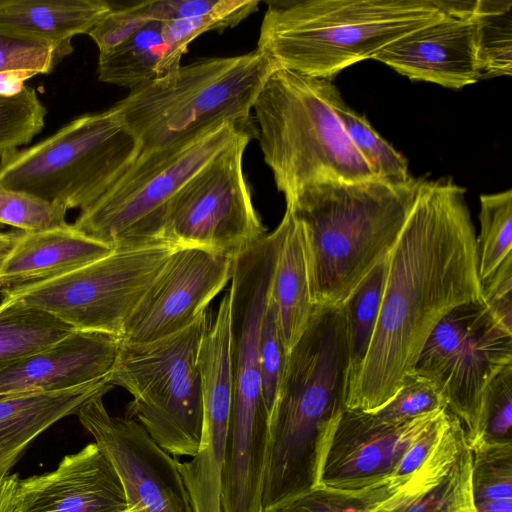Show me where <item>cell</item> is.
Wrapping results in <instances>:
<instances>
[{
    "label": "cell",
    "mask_w": 512,
    "mask_h": 512,
    "mask_svg": "<svg viewBox=\"0 0 512 512\" xmlns=\"http://www.w3.org/2000/svg\"><path fill=\"white\" fill-rule=\"evenodd\" d=\"M466 190L450 178L424 179L387 254L373 336L348 386L346 409L374 412L413 372L428 336L454 307L483 301L475 226Z\"/></svg>",
    "instance_id": "6da1fadb"
},
{
    "label": "cell",
    "mask_w": 512,
    "mask_h": 512,
    "mask_svg": "<svg viewBox=\"0 0 512 512\" xmlns=\"http://www.w3.org/2000/svg\"><path fill=\"white\" fill-rule=\"evenodd\" d=\"M349 352L342 305H315L291 349L269 421L262 512L319 485L324 454L346 409Z\"/></svg>",
    "instance_id": "7a4b0ae2"
},
{
    "label": "cell",
    "mask_w": 512,
    "mask_h": 512,
    "mask_svg": "<svg viewBox=\"0 0 512 512\" xmlns=\"http://www.w3.org/2000/svg\"><path fill=\"white\" fill-rule=\"evenodd\" d=\"M424 178L320 180L286 198L300 222L311 299L339 306L397 240Z\"/></svg>",
    "instance_id": "3957f363"
},
{
    "label": "cell",
    "mask_w": 512,
    "mask_h": 512,
    "mask_svg": "<svg viewBox=\"0 0 512 512\" xmlns=\"http://www.w3.org/2000/svg\"><path fill=\"white\" fill-rule=\"evenodd\" d=\"M257 49L278 68L332 78L442 18L436 0L269 1Z\"/></svg>",
    "instance_id": "277c9868"
},
{
    "label": "cell",
    "mask_w": 512,
    "mask_h": 512,
    "mask_svg": "<svg viewBox=\"0 0 512 512\" xmlns=\"http://www.w3.org/2000/svg\"><path fill=\"white\" fill-rule=\"evenodd\" d=\"M338 94L330 78L285 68L274 70L258 93L252 107L256 136L285 199L320 180L376 177L335 114Z\"/></svg>",
    "instance_id": "5b68a950"
},
{
    "label": "cell",
    "mask_w": 512,
    "mask_h": 512,
    "mask_svg": "<svg viewBox=\"0 0 512 512\" xmlns=\"http://www.w3.org/2000/svg\"><path fill=\"white\" fill-rule=\"evenodd\" d=\"M278 69L264 52L200 58L144 83L111 109L140 152L161 148L220 121H249L254 101Z\"/></svg>",
    "instance_id": "8992f818"
},
{
    "label": "cell",
    "mask_w": 512,
    "mask_h": 512,
    "mask_svg": "<svg viewBox=\"0 0 512 512\" xmlns=\"http://www.w3.org/2000/svg\"><path fill=\"white\" fill-rule=\"evenodd\" d=\"M257 133L251 120H226L167 146L140 152L137 159L73 225L113 249L159 243L164 209L180 188L244 133Z\"/></svg>",
    "instance_id": "52a82bcc"
},
{
    "label": "cell",
    "mask_w": 512,
    "mask_h": 512,
    "mask_svg": "<svg viewBox=\"0 0 512 512\" xmlns=\"http://www.w3.org/2000/svg\"><path fill=\"white\" fill-rule=\"evenodd\" d=\"M139 154L138 141L110 108L77 117L37 144L4 155L0 186L83 211Z\"/></svg>",
    "instance_id": "ba28073f"
},
{
    "label": "cell",
    "mask_w": 512,
    "mask_h": 512,
    "mask_svg": "<svg viewBox=\"0 0 512 512\" xmlns=\"http://www.w3.org/2000/svg\"><path fill=\"white\" fill-rule=\"evenodd\" d=\"M207 314L181 332L148 343H120L108 376L129 392L125 417L135 419L173 456L193 457L200 444L202 394L199 350Z\"/></svg>",
    "instance_id": "9c48e42d"
},
{
    "label": "cell",
    "mask_w": 512,
    "mask_h": 512,
    "mask_svg": "<svg viewBox=\"0 0 512 512\" xmlns=\"http://www.w3.org/2000/svg\"><path fill=\"white\" fill-rule=\"evenodd\" d=\"M177 248L159 242L114 249L59 277L1 289V295L42 310L74 330L121 339L130 316Z\"/></svg>",
    "instance_id": "30bf717a"
},
{
    "label": "cell",
    "mask_w": 512,
    "mask_h": 512,
    "mask_svg": "<svg viewBox=\"0 0 512 512\" xmlns=\"http://www.w3.org/2000/svg\"><path fill=\"white\" fill-rule=\"evenodd\" d=\"M256 135L242 134L180 188L164 209L159 241L233 260L267 234L243 169Z\"/></svg>",
    "instance_id": "8fae6325"
},
{
    "label": "cell",
    "mask_w": 512,
    "mask_h": 512,
    "mask_svg": "<svg viewBox=\"0 0 512 512\" xmlns=\"http://www.w3.org/2000/svg\"><path fill=\"white\" fill-rule=\"evenodd\" d=\"M511 363L512 333L493 318L484 302L476 301L458 305L442 317L413 371L438 384L467 438L475 431L483 391Z\"/></svg>",
    "instance_id": "7c38bea8"
},
{
    "label": "cell",
    "mask_w": 512,
    "mask_h": 512,
    "mask_svg": "<svg viewBox=\"0 0 512 512\" xmlns=\"http://www.w3.org/2000/svg\"><path fill=\"white\" fill-rule=\"evenodd\" d=\"M104 395L91 397L75 414L114 467L128 509L132 512H193L179 462L135 419L112 416L103 403Z\"/></svg>",
    "instance_id": "4fadbf2b"
},
{
    "label": "cell",
    "mask_w": 512,
    "mask_h": 512,
    "mask_svg": "<svg viewBox=\"0 0 512 512\" xmlns=\"http://www.w3.org/2000/svg\"><path fill=\"white\" fill-rule=\"evenodd\" d=\"M232 263L205 249L177 248L130 316L121 341L153 342L189 327L231 279Z\"/></svg>",
    "instance_id": "5bb4252c"
},
{
    "label": "cell",
    "mask_w": 512,
    "mask_h": 512,
    "mask_svg": "<svg viewBox=\"0 0 512 512\" xmlns=\"http://www.w3.org/2000/svg\"><path fill=\"white\" fill-rule=\"evenodd\" d=\"M439 411L385 423L369 412L345 409L329 439L318 486L353 491L394 478L410 445Z\"/></svg>",
    "instance_id": "9a60e30c"
},
{
    "label": "cell",
    "mask_w": 512,
    "mask_h": 512,
    "mask_svg": "<svg viewBox=\"0 0 512 512\" xmlns=\"http://www.w3.org/2000/svg\"><path fill=\"white\" fill-rule=\"evenodd\" d=\"M128 504L111 462L93 442L58 466L19 481L11 512H125Z\"/></svg>",
    "instance_id": "2e32d148"
},
{
    "label": "cell",
    "mask_w": 512,
    "mask_h": 512,
    "mask_svg": "<svg viewBox=\"0 0 512 512\" xmlns=\"http://www.w3.org/2000/svg\"><path fill=\"white\" fill-rule=\"evenodd\" d=\"M473 13L445 14L385 46L373 59L411 80L454 89L475 83L479 73Z\"/></svg>",
    "instance_id": "e0dca14e"
},
{
    "label": "cell",
    "mask_w": 512,
    "mask_h": 512,
    "mask_svg": "<svg viewBox=\"0 0 512 512\" xmlns=\"http://www.w3.org/2000/svg\"><path fill=\"white\" fill-rule=\"evenodd\" d=\"M121 339L74 330L51 346L0 369V397L53 392L107 378Z\"/></svg>",
    "instance_id": "ac0fdd59"
},
{
    "label": "cell",
    "mask_w": 512,
    "mask_h": 512,
    "mask_svg": "<svg viewBox=\"0 0 512 512\" xmlns=\"http://www.w3.org/2000/svg\"><path fill=\"white\" fill-rule=\"evenodd\" d=\"M377 512H475L471 453L455 415L422 467Z\"/></svg>",
    "instance_id": "d6986e66"
},
{
    "label": "cell",
    "mask_w": 512,
    "mask_h": 512,
    "mask_svg": "<svg viewBox=\"0 0 512 512\" xmlns=\"http://www.w3.org/2000/svg\"><path fill=\"white\" fill-rule=\"evenodd\" d=\"M113 250L69 223L41 232L21 231L0 267V288L14 289L59 277L105 257Z\"/></svg>",
    "instance_id": "ffe728a7"
},
{
    "label": "cell",
    "mask_w": 512,
    "mask_h": 512,
    "mask_svg": "<svg viewBox=\"0 0 512 512\" xmlns=\"http://www.w3.org/2000/svg\"><path fill=\"white\" fill-rule=\"evenodd\" d=\"M113 386L108 377L75 388L0 397V477L10 474L22 453L42 432L75 414L91 397Z\"/></svg>",
    "instance_id": "44dd1931"
},
{
    "label": "cell",
    "mask_w": 512,
    "mask_h": 512,
    "mask_svg": "<svg viewBox=\"0 0 512 512\" xmlns=\"http://www.w3.org/2000/svg\"><path fill=\"white\" fill-rule=\"evenodd\" d=\"M280 222L283 231L270 298L277 307L284 345L290 353L305 330L315 305L310 294L302 226L288 209Z\"/></svg>",
    "instance_id": "7402d4cb"
},
{
    "label": "cell",
    "mask_w": 512,
    "mask_h": 512,
    "mask_svg": "<svg viewBox=\"0 0 512 512\" xmlns=\"http://www.w3.org/2000/svg\"><path fill=\"white\" fill-rule=\"evenodd\" d=\"M111 9L103 0H0V27L69 45Z\"/></svg>",
    "instance_id": "603a6c76"
},
{
    "label": "cell",
    "mask_w": 512,
    "mask_h": 512,
    "mask_svg": "<svg viewBox=\"0 0 512 512\" xmlns=\"http://www.w3.org/2000/svg\"><path fill=\"white\" fill-rule=\"evenodd\" d=\"M163 22L151 21L116 47L99 52L98 80L132 90L175 72L182 55L167 42Z\"/></svg>",
    "instance_id": "cb8c5ba5"
},
{
    "label": "cell",
    "mask_w": 512,
    "mask_h": 512,
    "mask_svg": "<svg viewBox=\"0 0 512 512\" xmlns=\"http://www.w3.org/2000/svg\"><path fill=\"white\" fill-rule=\"evenodd\" d=\"M72 331V327L42 310L2 298L0 369L51 346Z\"/></svg>",
    "instance_id": "d4e9b609"
},
{
    "label": "cell",
    "mask_w": 512,
    "mask_h": 512,
    "mask_svg": "<svg viewBox=\"0 0 512 512\" xmlns=\"http://www.w3.org/2000/svg\"><path fill=\"white\" fill-rule=\"evenodd\" d=\"M386 273L387 256L368 272L342 304L349 352L348 386L357 376L368 351L379 315Z\"/></svg>",
    "instance_id": "484cf974"
},
{
    "label": "cell",
    "mask_w": 512,
    "mask_h": 512,
    "mask_svg": "<svg viewBox=\"0 0 512 512\" xmlns=\"http://www.w3.org/2000/svg\"><path fill=\"white\" fill-rule=\"evenodd\" d=\"M512 1L477 0L475 21L479 80L511 75Z\"/></svg>",
    "instance_id": "4316f807"
},
{
    "label": "cell",
    "mask_w": 512,
    "mask_h": 512,
    "mask_svg": "<svg viewBox=\"0 0 512 512\" xmlns=\"http://www.w3.org/2000/svg\"><path fill=\"white\" fill-rule=\"evenodd\" d=\"M469 449L475 512H512V443H475Z\"/></svg>",
    "instance_id": "83f0119b"
},
{
    "label": "cell",
    "mask_w": 512,
    "mask_h": 512,
    "mask_svg": "<svg viewBox=\"0 0 512 512\" xmlns=\"http://www.w3.org/2000/svg\"><path fill=\"white\" fill-rule=\"evenodd\" d=\"M333 107L349 140L376 177L393 181L412 177L407 159L372 127L365 115L348 107L340 93L335 97Z\"/></svg>",
    "instance_id": "f1b7e54d"
},
{
    "label": "cell",
    "mask_w": 512,
    "mask_h": 512,
    "mask_svg": "<svg viewBox=\"0 0 512 512\" xmlns=\"http://www.w3.org/2000/svg\"><path fill=\"white\" fill-rule=\"evenodd\" d=\"M479 220L478 273L482 282L512 253V190L481 195Z\"/></svg>",
    "instance_id": "f546056e"
},
{
    "label": "cell",
    "mask_w": 512,
    "mask_h": 512,
    "mask_svg": "<svg viewBox=\"0 0 512 512\" xmlns=\"http://www.w3.org/2000/svg\"><path fill=\"white\" fill-rule=\"evenodd\" d=\"M412 477L391 478L353 491L317 486L272 512H377Z\"/></svg>",
    "instance_id": "4dcf8cb0"
},
{
    "label": "cell",
    "mask_w": 512,
    "mask_h": 512,
    "mask_svg": "<svg viewBox=\"0 0 512 512\" xmlns=\"http://www.w3.org/2000/svg\"><path fill=\"white\" fill-rule=\"evenodd\" d=\"M475 443H512V363L488 383L480 400L476 428L466 438Z\"/></svg>",
    "instance_id": "1f68e13d"
},
{
    "label": "cell",
    "mask_w": 512,
    "mask_h": 512,
    "mask_svg": "<svg viewBox=\"0 0 512 512\" xmlns=\"http://www.w3.org/2000/svg\"><path fill=\"white\" fill-rule=\"evenodd\" d=\"M46 114L35 89L29 86L15 95H0V159L30 143L44 128Z\"/></svg>",
    "instance_id": "d6a6232c"
},
{
    "label": "cell",
    "mask_w": 512,
    "mask_h": 512,
    "mask_svg": "<svg viewBox=\"0 0 512 512\" xmlns=\"http://www.w3.org/2000/svg\"><path fill=\"white\" fill-rule=\"evenodd\" d=\"M72 51V44H55L0 27V72L32 71L37 75L48 74Z\"/></svg>",
    "instance_id": "836d02e7"
},
{
    "label": "cell",
    "mask_w": 512,
    "mask_h": 512,
    "mask_svg": "<svg viewBox=\"0 0 512 512\" xmlns=\"http://www.w3.org/2000/svg\"><path fill=\"white\" fill-rule=\"evenodd\" d=\"M287 352L274 301L270 298L263 313L259 334V362L262 395L268 418L274 412L284 379Z\"/></svg>",
    "instance_id": "e575fe53"
},
{
    "label": "cell",
    "mask_w": 512,
    "mask_h": 512,
    "mask_svg": "<svg viewBox=\"0 0 512 512\" xmlns=\"http://www.w3.org/2000/svg\"><path fill=\"white\" fill-rule=\"evenodd\" d=\"M67 209L25 191L0 186V223L34 233L66 226Z\"/></svg>",
    "instance_id": "d590c367"
},
{
    "label": "cell",
    "mask_w": 512,
    "mask_h": 512,
    "mask_svg": "<svg viewBox=\"0 0 512 512\" xmlns=\"http://www.w3.org/2000/svg\"><path fill=\"white\" fill-rule=\"evenodd\" d=\"M443 409H447V400L438 384L413 371L384 406L369 413L381 422L399 423Z\"/></svg>",
    "instance_id": "8d00e7d4"
},
{
    "label": "cell",
    "mask_w": 512,
    "mask_h": 512,
    "mask_svg": "<svg viewBox=\"0 0 512 512\" xmlns=\"http://www.w3.org/2000/svg\"><path fill=\"white\" fill-rule=\"evenodd\" d=\"M258 0H223L221 5L207 14L163 22L167 42L180 55L199 35L238 25L258 10Z\"/></svg>",
    "instance_id": "74e56055"
},
{
    "label": "cell",
    "mask_w": 512,
    "mask_h": 512,
    "mask_svg": "<svg viewBox=\"0 0 512 512\" xmlns=\"http://www.w3.org/2000/svg\"><path fill=\"white\" fill-rule=\"evenodd\" d=\"M154 20L152 1H143L125 8H112L87 35L95 42L99 52H105Z\"/></svg>",
    "instance_id": "f35d334b"
},
{
    "label": "cell",
    "mask_w": 512,
    "mask_h": 512,
    "mask_svg": "<svg viewBox=\"0 0 512 512\" xmlns=\"http://www.w3.org/2000/svg\"><path fill=\"white\" fill-rule=\"evenodd\" d=\"M482 297L493 318L512 333V253L481 282Z\"/></svg>",
    "instance_id": "ab89813d"
},
{
    "label": "cell",
    "mask_w": 512,
    "mask_h": 512,
    "mask_svg": "<svg viewBox=\"0 0 512 512\" xmlns=\"http://www.w3.org/2000/svg\"><path fill=\"white\" fill-rule=\"evenodd\" d=\"M37 75L32 71L0 72V95L11 96L20 93L29 78Z\"/></svg>",
    "instance_id": "60d3db41"
},
{
    "label": "cell",
    "mask_w": 512,
    "mask_h": 512,
    "mask_svg": "<svg viewBox=\"0 0 512 512\" xmlns=\"http://www.w3.org/2000/svg\"><path fill=\"white\" fill-rule=\"evenodd\" d=\"M19 481L18 474L0 477V512H11Z\"/></svg>",
    "instance_id": "b9f144b4"
},
{
    "label": "cell",
    "mask_w": 512,
    "mask_h": 512,
    "mask_svg": "<svg viewBox=\"0 0 512 512\" xmlns=\"http://www.w3.org/2000/svg\"><path fill=\"white\" fill-rule=\"evenodd\" d=\"M20 232H6L0 237V267L16 244Z\"/></svg>",
    "instance_id": "7bdbcfd3"
},
{
    "label": "cell",
    "mask_w": 512,
    "mask_h": 512,
    "mask_svg": "<svg viewBox=\"0 0 512 512\" xmlns=\"http://www.w3.org/2000/svg\"><path fill=\"white\" fill-rule=\"evenodd\" d=\"M3 234H4L3 232H0V237H1Z\"/></svg>",
    "instance_id": "ee69618b"
},
{
    "label": "cell",
    "mask_w": 512,
    "mask_h": 512,
    "mask_svg": "<svg viewBox=\"0 0 512 512\" xmlns=\"http://www.w3.org/2000/svg\"><path fill=\"white\" fill-rule=\"evenodd\" d=\"M125 512H132V511H131L130 509H128V510H127V511H125Z\"/></svg>",
    "instance_id": "f6af8a7d"
}]
</instances>
